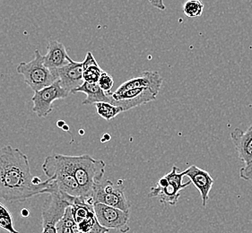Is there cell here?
<instances>
[{"label":"cell","instance_id":"cb8c5ba5","mask_svg":"<svg viewBox=\"0 0 252 233\" xmlns=\"http://www.w3.org/2000/svg\"><path fill=\"white\" fill-rule=\"evenodd\" d=\"M240 177L244 180L252 179V160L240 170Z\"/></svg>","mask_w":252,"mask_h":233},{"label":"cell","instance_id":"9c48e42d","mask_svg":"<svg viewBox=\"0 0 252 233\" xmlns=\"http://www.w3.org/2000/svg\"><path fill=\"white\" fill-rule=\"evenodd\" d=\"M94 209L97 220L103 227L108 230H115L121 233L129 232V212L101 203L94 204Z\"/></svg>","mask_w":252,"mask_h":233},{"label":"cell","instance_id":"484cf974","mask_svg":"<svg viewBox=\"0 0 252 233\" xmlns=\"http://www.w3.org/2000/svg\"><path fill=\"white\" fill-rule=\"evenodd\" d=\"M29 214H30V211L28 210V209H23L22 211H21V215L23 216V217H28L29 216Z\"/></svg>","mask_w":252,"mask_h":233},{"label":"cell","instance_id":"7a4b0ae2","mask_svg":"<svg viewBox=\"0 0 252 233\" xmlns=\"http://www.w3.org/2000/svg\"><path fill=\"white\" fill-rule=\"evenodd\" d=\"M59 155L80 186L84 198H91L96 186L102 181L106 167L105 162L88 154L79 156Z\"/></svg>","mask_w":252,"mask_h":233},{"label":"cell","instance_id":"ffe728a7","mask_svg":"<svg viewBox=\"0 0 252 233\" xmlns=\"http://www.w3.org/2000/svg\"><path fill=\"white\" fill-rule=\"evenodd\" d=\"M0 229L8 233H19L15 230L14 221L9 210L0 203Z\"/></svg>","mask_w":252,"mask_h":233},{"label":"cell","instance_id":"d6986e66","mask_svg":"<svg viewBox=\"0 0 252 233\" xmlns=\"http://www.w3.org/2000/svg\"><path fill=\"white\" fill-rule=\"evenodd\" d=\"M94 105L97 114L107 121H110L112 118L116 117L121 112H124V110L121 107L114 105L111 102H97Z\"/></svg>","mask_w":252,"mask_h":233},{"label":"cell","instance_id":"d4e9b609","mask_svg":"<svg viewBox=\"0 0 252 233\" xmlns=\"http://www.w3.org/2000/svg\"><path fill=\"white\" fill-rule=\"evenodd\" d=\"M148 2L151 4L154 7H156L159 10L164 11L166 9L165 5L163 3V0H148Z\"/></svg>","mask_w":252,"mask_h":233},{"label":"cell","instance_id":"2e32d148","mask_svg":"<svg viewBox=\"0 0 252 233\" xmlns=\"http://www.w3.org/2000/svg\"><path fill=\"white\" fill-rule=\"evenodd\" d=\"M78 92L85 93L86 98L83 101V105H90V104H95L97 102H111V99L110 95L105 91L101 90V87H99L98 83L95 84H90L87 82H84V84L81 87L76 88L75 91H73V94H76Z\"/></svg>","mask_w":252,"mask_h":233},{"label":"cell","instance_id":"6da1fadb","mask_svg":"<svg viewBox=\"0 0 252 233\" xmlns=\"http://www.w3.org/2000/svg\"><path fill=\"white\" fill-rule=\"evenodd\" d=\"M56 184L48 177L43 181L31 172L28 156L19 148H0V198L7 202H21L40 194H51Z\"/></svg>","mask_w":252,"mask_h":233},{"label":"cell","instance_id":"ac0fdd59","mask_svg":"<svg viewBox=\"0 0 252 233\" xmlns=\"http://www.w3.org/2000/svg\"><path fill=\"white\" fill-rule=\"evenodd\" d=\"M57 230L59 233H84L79 230L77 223L73 218L70 206L66 208L63 217L57 224Z\"/></svg>","mask_w":252,"mask_h":233},{"label":"cell","instance_id":"9a60e30c","mask_svg":"<svg viewBox=\"0 0 252 233\" xmlns=\"http://www.w3.org/2000/svg\"><path fill=\"white\" fill-rule=\"evenodd\" d=\"M73 60L68 56L65 45L58 41H50L47 46V54L44 56L46 66L51 69H56L65 66Z\"/></svg>","mask_w":252,"mask_h":233},{"label":"cell","instance_id":"277c9868","mask_svg":"<svg viewBox=\"0 0 252 233\" xmlns=\"http://www.w3.org/2000/svg\"><path fill=\"white\" fill-rule=\"evenodd\" d=\"M42 171L47 177L54 181L61 192L74 198H84L80 186L64 165L59 154L47 156L42 164Z\"/></svg>","mask_w":252,"mask_h":233},{"label":"cell","instance_id":"44dd1931","mask_svg":"<svg viewBox=\"0 0 252 233\" xmlns=\"http://www.w3.org/2000/svg\"><path fill=\"white\" fill-rule=\"evenodd\" d=\"M203 11H204V4L200 0H188L183 5L184 15L189 18L201 16Z\"/></svg>","mask_w":252,"mask_h":233},{"label":"cell","instance_id":"52a82bcc","mask_svg":"<svg viewBox=\"0 0 252 233\" xmlns=\"http://www.w3.org/2000/svg\"><path fill=\"white\" fill-rule=\"evenodd\" d=\"M91 198L94 204H103L125 212H129L131 206L125 196L123 185H115L111 180H104L98 184Z\"/></svg>","mask_w":252,"mask_h":233},{"label":"cell","instance_id":"603a6c76","mask_svg":"<svg viewBox=\"0 0 252 233\" xmlns=\"http://www.w3.org/2000/svg\"><path fill=\"white\" fill-rule=\"evenodd\" d=\"M98 85H99V87H101L102 91H105L106 93H111V89L114 86L113 77L110 74H108L107 72L103 71L99 81H98Z\"/></svg>","mask_w":252,"mask_h":233},{"label":"cell","instance_id":"ba28073f","mask_svg":"<svg viewBox=\"0 0 252 233\" xmlns=\"http://www.w3.org/2000/svg\"><path fill=\"white\" fill-rule=\"evenodd\" d=\"M69 93V91L62 87L61 81L58 79L50 87L34 92V95L32 98V101L33 102L32 112L40 118L46 117L53 111V102L58 100L66 99Z\"/></svg>","mask_w":252,"mask_h":233},{"label":"cell","instance_id":"83f0119b","mask_svg":"<svg viewBox=\"0 0 252 233\" xmlns=\"http://www.w3.org/2000/svg\"><path fill=\"white\" fill-rule=\"evenodd\" d=\"M65 124H66V123H65L64 121H62V120H61V121H59L58 123H57V125H58L59 127H63V126H64Z\"/></svg>","mask_w":252,"mask_h":233},{"label":"cell","instance_id":"8992f818","mask_svg":"<svg viewBox=\"0 0 252 233\" xmlns=\"http://www.w3.org/2000/svg\"><path fill=\"white\" fill-rule=\"evenodd\" d=\"M49 195L50 197L41 212L42 233H59L57 224L63 217L66 208L70 206L76 198L61 192L58 188Z\"/></svg>","mask_w":252,"mask_h":233},{"label":"cell","instance_id":"7402d4cb","mask_svg":"<svg viewBox=\"0 0 252 233\" xmlns=\"http://www.w3.org/2000/svg\"><path fill=\"white\" fill-rule=\"evenodd\" d=\"M83 70H84L83 72L84 80L87 83H90V84L98 83L101 74L103 72L98 63L89 65V66H83Z\"/></svg>","mask_w":252,"mask_h":233},{"label":"cell","instance_id":"3957f363","mask_svg":"<svg viewBox=\"0 0 252 233\" xmlns=\"http://www.w3.org/2000/svg\"><path fill=\"white\" fill-rule=\"evenodd\" d=\"M16 71L24 76L26 85L34 92L50 87L58 80L55 69H51L46 66L44 56L41 55L38 50L34 51L32 60L22 62L16 67Z\"/></svg>","mask_w":252,"mask_h":233},{"label":"cell","instance_id":"5bb4252c","mask_svg":"<svg viewBox=\"0 0 252 233\" xmlns=\"http://www.w3.org/2000/svg\"><path fill=\"white\" fill-rule=\"evenodd\" d=\"M231 139L237 150L238 155L244 165L252 160V124L246 131L235 128L231 132Z\"/></svg>","mask_w":252,"mask_h":233},{"label":"cell","instance_id":"e0dca14e","mask_svg":"<svg viewBox=\"0 0 252 233\" xmlns=\"http://www.w3.org/2000/svg\"><path fill=\"white\" fill-rule=\"evenodd\" d=\"M77 226L84 233H108L110 230L103 227L96 217L95 212H92L86 218L77 223Z\"/></svg>","mask_w":252,"mask_h":233},{"label":"cell","instance_id":"5b68a950","mask_svg":"<svg viewBox=\"0 0 252 233\" xmlns=\"http://www.w3.org/2000/svg\"><path fill=\"white\" fill-rule=\"evenodd\" d=\"M184 176V173L174 165L170 173L161 177L155 187H152L148 197L158 198L161 204L175 205L181 192L191 184L190 180L182 182Z\"/></svg>","mask_w":252,"mask_h":233},{"label":"cell","instance_id":"4316f807","mask_svg":"<svg viewBox=\"0 0 252 233\" xmlns=\"http://www.w3.org/2000/svg\"><path fill=\"white\" fill-rule=\"evenodd\" d=\"M111 139V136L109 135V134H105L103 137L101 138V142H107V141H109Z\"/></svg>","mask_w":252,"mask_h":233},{"label":"cell","instance_id":"8fae6325","mask_svg":"<svg viewBox=\"0 0 252 233\" xmlns=\"http://www.w3.org/2000/svg\"><path fill=\"white\" fill-rule=\"evenodd\" d=\"M55 71L62 87L70 93L81 87L85 82L83 77L84 70L82 62L72 60L65 66L56 68Z\"/></svg>","mask_w":252,"mask_h":233},{"label":"cell","instance_id":"7c38bea8","mask_svg":"<svg viewBox=\"0 0 252 233\" xmlns=\"http://www.w3.org/2000/svg\"><path fill=\"white\" fill-rule=\"evenodd\" d=\"M183 173L200 192L202 206L206 207L209 200V193L211 191L214 185L212 176L207 173V171H204L196 165L189 166Z\"/></svg>","mask_w":252,"mask_h":233},{"label":"cell","instance_id":"30bf717a","mask_svg":"<svg viewBox=\"0 0 252 233\" xmlns=\"http://www.w3.org/2000/svg\"><path fill=\"white\" fill-rule=\"evenodd\" d=\"M108 94L111 97V103L121 107L124 112L153 102L158 95V93L150 88H136L121 93L111 92Z\"/></svg>","mask_w":252,"mask_h":233},{"label":"cell","instance_id":"4fadbf2b","mask_svg":"<svg viewBox=\"0 0 252 233\" xmlns=\"http://www.w3.org/2000/svg\"><path fill=\"white\" fill-rule=\"evenodd\" d=\"M162 85L161 76L157 71H144L141 76L129 79L121 84L114 93H121L123 91L136 89V88H150L151 90L159 93Z\"/></svg>","mask_w":252,"mask_h":233}]
</instances>
